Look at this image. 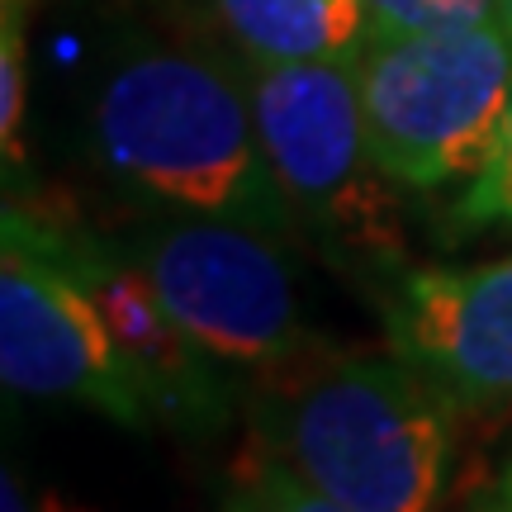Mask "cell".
Wrapping results in <instances>:
<instances>
[{
	"label": "cell",
	"instance_id": "17",
	"mask_svg": "<svg viewBox=\"0 0 512 512\" xmlns=\"http://www.w3.org/2000/svg\"><path fill=\"white\" fill-rule=\"evenodd\" d=\"M19 5H24V0H19Z\"/></svg>",
	"mask_w": 512,
	"mask_h": 512
},
{
	"label": "cell",
	"instance_id": "4",
	"mask_svg": "<svg viewBox=\"0 0 512 512\" xmlns=\"http://www.w3.org/2000/svg\"><path fill=\"white\" fill-rule=\"evenodd\" d=\"M247 91L294 214L361 271L399 266L403 209L370 152L356 62H247Z\"/></svg>",
	"mask_w": 512,
	"mask_h": 512
},
{
	"label": "cell",
	"instance_id": "12",
	"mask_svg": "<svg viewBox=\"0 0 512 512\" xmlns=\"http://www.w3.org/2000/svg\"><path fill=\"white\" fill-rule=\"evenodd\" d=\"M375 34H432L498 19V0H366Z\"/></svg>",
	"mask_w": 512,
	"mask_h": 512
},
{
	"label": "cell",
	"instance_id": "1",
	"mask_svg": "<svg viewBox=\"0 0 512 512\" xmlns=\"http://www.w3.org/2000/svg\"><path fill=\"white\" fill-rule=\"evenodd\" d=\"M105 176L190 219L294 233V204L275 181L256 133L252 91L209 53L133 43L100 76L91 110Z\"/></svg>",
	"mask_w": 512,
	"mask_h": 512
},
{
	"label": "cell",
	"instance_id": "6",
	"mask_svg": "<svg viewBox=\"0 0 512 512\" xmlns=\"http://www.w3.org/2000/svg\"><path fill=\"white\" fill-rule=\"evenodd\" d=\"M171 318L219 366L252 370L256 384L285 380L332 356L299 318V294L275 233L223 219L171 223L138 247Z\"/></svg>",
	"mask_w": 512,
	"mask_h": 512
},
{
	"label": "cell",
	"instance_id": "14",
	"mask_svg": "<svg viewBox=\"0 0 512 512\" xmlns=\"http://www.w3.org/2000/svg\"><path fill=\"white\" fill-rule=\"evenodd\" d=\"M0 512H95V508L72 503V498L57 494V489H34L29 479L5 470V479H0Z\"/></svg>",
	"mask_w": 512,
	"mask_h": 512
},
{
	"label": "cell",
	"instance_id": "13",
	"mask_svg": "<svg viewBox=\"0 0 512 512\" xmlns=\"http://www.w3.org/2000/svg\"><path fill=\"white\" fill-rule=\"evenodd\" d=\"M460 219L470 228H484V223H508L512 228V105L508 119H503V133H498L494 157L460 200Z\"/></svg>",
	"mask_w": 512,
	"mask_h": 512
},
{
	"label": "cell",
	"instance_id": "11",
	"mask_svg": "<svg viewBox=\"0 0 512 512\" xmlns=\"http://www.w3.org/2000/svg\"><path fill=\"white\" fill-rule=\"evenodd\" d=\"M19 10H24L19 0H5V19H0V147H5L10 171L24 166V100H29Z\"/></svg>",
	"mask_w": 512,
	"mask_h": 512
},
{
	"label": "cell",
	"instance_id": "5",
	"mask_svg": "<svg viewBox=\"0 0 512 512\" xmlns=\"http://www.w3.org/2000/svg\"><path fill=\"white\" fill-rule=\"evenodd\" d=\"M0 380L24 399L81 403L133 432L152 427L76 266L72 228L24 204H5L0 219Z\"/></svg>",
	"mask_w": 512,
	"mask_h": 512
},
{
	"label": "cell",
	"instance_id": "8",
	"mask_svg": "<svg viewBox=\"0 0 512 512\" xmlns=\"http://www.w3.org/2000/svg\"><path fill=\"white\" fill-rule=\"evenodd\" d=\"M72 256L110 323L114 347L124 356L128 380L143 394L152 422H166L171 432H185V437L219 432L228 418V389L214 370L219 361L204 356L190 342V332L171 318L157 285L138 266V256L124 261L105 242L81 238V233H72Z\"/></svg>",
	"mask_w": 512,
	"mask_h": 512
},
{
	"label": "cell",
	"instance_id": "2",
	"mask_svg": "<svg viewBox=\"0 0 512 512\" xmlns=\"http://www.w3.org/2000/svg\"><path fill=\"white\" fill-rule=\"evenodd\" d=\"M456 403L413 361L323 356L256 384V446L285 456L347 512H437Z\"/></svg>",
	"mask_w": 512,
	"mask_h": 512
},
{
	"label": "cell",
	"instance_id": "9",
	"mask_svg": "<svg viewBox=\"0 0 512 512\" xmlns=\"http://www.w3.org/2000/svg\"><path fill=\"white\" fill-rule=\"evenodd\" d=\"M247 62H356L375 38L366 0H214Z\"/></svg>",
	"mask_w": 512,
	"mask_h": 512
},
{
	"label": "cell",
	"instance_id": "3",
	"mask_svg": "<svg viewBox=\"0 0 512 512\" xmlns=\"http://www.w3.org/2000/svg\"><path fill=\"white\" fill-rule=\"evenodd\" d=\"M356 86L370 152L394 185L475 181L512 105V34L498 19L375 34L356 57Z\"/></svg>",
	"mask_w": 512,
	"mask_h": 512
},
{
	"label": "cell",
	"instance_id": "15",
	"mask_svg": "<svg viewBox=\"0 0 512 512\" xmlns=\"http://www.w3.org/2000/svg\"><path fill=\"white\" fill-rule=\"evenodd\" d=\"M465 512H512V460L498 470V475H489L479 484V494L470 498Z\"/></svg>",
	"mask_w": 512,
	"mask_h": 512
},
{
	"label": "cell",
	"instance_id": "16",
	"mask_svg": "<svg viewBox=\"0 0 512 512\" xmlns=\"http://www.w3.org/2000/svg\"><path fill=\"white\" fill-rule=\"evenodd\" d=\"M498 24L512 34V0H498Z\"/></svg>",
	"mask_w": 512,
	"mask_h": 512
},
{
	"label": "cell",
	"instance_id": "10",
	"mask_svg": "<svg viewBox=\"0 0 512 512\" xmlns=\"http://www.w3.org/2000/svg\"><path fill=\"white\" fill-rule=\"evenodd\" d=\"M223 512H347L337 498L313 489L285 456L256 446V460L233 479V494Z\"/></svg>",
	"mask_w": 512,
	"mask_h": 512
},
{
	"label": "cell",
	"instance_id": "7",
	"mask_svg": "<svg viewBox=\"0 0 512 512\" xmlns=\"http://www.w3.org/2000/svg\"><path fill=\"white\" fill-rule=\"evenodd\" d=\"M384 323L389 347L460 413L512 408V256L403 271Z\"/></svg>",
	"mask_w": 512,
	"mask_h": 512
}]
</instances>
